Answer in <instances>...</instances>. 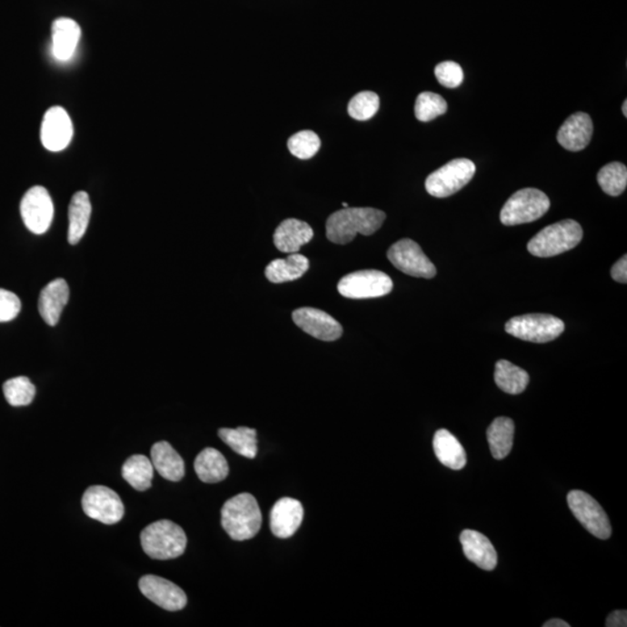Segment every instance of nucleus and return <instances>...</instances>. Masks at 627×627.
<instances>
[{
	"label": "nucleus",
	"instance_id": "nucleus-1",
	"mask_svg": "<svg viewBox=\"0 0 627 627\" xmlns=\"http://www.w3.org/2000/svg\"><path fill=\"white\" fill-rule=\"evenodd\" d=\"M386 220V214L370 207L344 208L334 212L327 221V237L336 244H348L357 234L373 235Z\"/></svg>",
	"mask_w": 627,
	"mask_h": 627
},
{
	"label": "nucleus",
	"instance_id": "nucleus-2",
	"mask_svg": "<svg viewBox=\"0 0 627 627\" xmlns=\"http://www.w3.org/2000/svg\"><path fill=\"white\" fill-rule=\"evenodd\" d=\"M221 524L234 541L254 538L262 526V513L258 502L249 493H242L225 502L221 510Z\"/></svg>",
	"mask_w": 627,
	"mask_h": 627
},
{
	"label": "nucleus",
	"instance_id": "nucleus-3",
	"mask_svg": "<svg viewBox=\"0 0 627 627\" xmlns=\"http://www.w3.org/2000/svg\"><path fill=\"white\" fill-rule=\"evenodd\" d=\"M142 549L152 559L170 560L185 552L187 538L181 526L162 520L146 526L141 533Z\"/></svg>",
	"mask_w": 627,
	"mask_h": 627
},
{
	"label": "nucleus",
	"instance_id": "nucleus-4",
	"mask_svg": "<svg viewBox=\"0 0 627 627\" xmlns=\"http://www.w3.org/2000/svg\"><path fill=\"white\" fill-rule=\"evenodd\" d=\"M583 230L574 220H562L543 228L531 238L528 250L533 256L546 258L558 256L574 249L582 241Z\"/></svg>",
	"mask_w": 627,
	"mask_h": 627
},
{
	"label": "nucleus",
	"instance_id": "nucleus-5",
	"mask_svg": "<svg viewBox=\"0 0 627 627\" xmlns=\"http://www.w3.org/2000/svg\"><path fill=\"white\" fill-rule=\"evenodd\" d=\"M551 207L549 196L537 188L517 191L502 208L500 219L504 225L533 223L545 215Z\"/></svg>",
	"mask_w": 627,
	"mask_h": 627
},
{
	"label": "nucleus",
	"instance_id": "nucleus-6",
	"mask_svg": "<svg viewBox=\"0 0 627 627\" xmlns=\"http://www.w3.org/2000/svg\"><path fill=\"white\" fill-rule=\"evenodd\" d=\"M563 330V322L549 314H526L513 317L505 324V332L509 334L532 343L554 341Z\"/></svg>",
	"mask_w": 627,
	"mask_h": 627
},
{
	"label": "nucleus",
	"instance_id": "nucleus-7",
	"mask_svg": "<svg viewBox=\"0 0 627 627\" xmlns=\"http://www.w3.org/2000/svg\"><path fill=\"white\" fill-rule=\"evenodd\" d=\"M475 171L473 162L467 158H457L446 163L426 178V191L436 198H447L465 187L474 177Z\"/></svg>",
	"mask_w": 627,
	"mask_h": 627
},
{
	"label": "nucleus",
	"instance_id": "nucleus-8",
	"mask_svg": "<svg viewBox=\"0 0 627 627\" xmlns=\"http://www.w3.org/2000/svg\"><path fill=\"white\" fill-rule=\"evenodd\" d=\"M338 292L348 299H372L390 294L391 277L378 270H363L345 275L338 283Z\"/></svg>",
	"mask_w": 627,
	"mask_h": 627
},
{
	"label": "nucleus",
	"instance_id": "nucleus-9",
	"mask_svg": "<svg viewBox=\"0 0 627 627\" xmlns=\"http://www.w3.org/2000/svg\"><path fill=\"white\" fill-rule=\"evenodd\" d=\"M568 505L585 530L599 539L612 536V525L599 502L582 491H572L567 496Z\"/></svg>",
	"mask_w": 627,
	"mask_h": 627
},
{
	"label": "nucleus",
	"instance_id": "nucleus-10",
	"mask_svg": "<svg viewBox=\"0 0 627 627\" xmlns=\"http://www.w3.org/2000/svg\"><path fill=\"white\" fill-rule=\"evenodd\" d=\"M387 257L397 270L412 277L432 279L437 274L436 266L425 256L421 246L409 238L393 244Z\"/></svg>",
	"mask_w": 627,
	"mask_h": 627
},
{
	"label": "nucleus",
	"instance_id": "nucleus-11",
	"mask_svg": "<svg viewBox=\"0 0 627 627\" xmlns=\"http://www.w3.org/2000/svg\"><path fill=\"white\" fill-rule=\"evenodd\" d=\"M84 513L92 520L104 524H116L124 515V507L120 496L111 488L92 486L84 493L82 499Z\"/></svg>",
	"mask_w": 627,
	"mask_h": 627
},
{
	"label": "nucleus",
	"instance_id": "nucleus-12",
	"mask_svg": "<svg viewBox=\"0 0 627 627\" xmlns=\"http://www.w3.org/2000/svg\"><path fill=\"white\" fill-rule=\"evenodd\" d=\"M21 217L33 234H45L53 223L54 204L48 191L42 186L29 188L20 204Z\"/></svg>",
	"mask_w": 627,
	"mask_h": 627
},
{
	"label": "nucleus",
	"instance_id": "nucleus-13",
	"mask_svg": "<svg viewBox=\"0 0 627 627\" xmlns=\"http://www.w3.org/2000/svg\"><path fill=\"white\" fill-rule=\"evenodd\" d=\"M73 136L74 125L68 112L61 106L49 108L41 124V142L45 148L53 153L62 152Z\"/></svg>",
	"mask_w": 627,
	"mask_h": 627
},
{
	"label": "nucleus",
	"instance_id": "nucleus-14",
	"mask_svg": "<svg viewBox=\"0 0 627 627\" xmlns=\"http://www.w3.org/2000/svg\"><path fill=\"white\" fill-rule=\"evenodd\" d=\"M139 587L146 599L167 612H179L187 604L186 593L183 589L161 576L145 575L141 578Z\"/></svg>",
	"mask_w": 627,
	"mask_h": 627
},
{
	"label": "nucleus",
	"instance_id": "nucleus-15",
	"mask_svg": "<svg viewBox=\"0 0 627 627\" xmlns=\"http://www.w3.org/2000/svg\"><path fill=\"white\" fill-rule=\"evenodd\" d=\"M293 321L304 333L317 340L333 342L343 334L340 322L320 309L304 307L293 312Z\"/></svg>",
	"mask_w": 627,
	"mask_h": 627
},
{
	"label": "nucleus",
	"instance_id": "nucleus-16",
	"mask_svg": "<svg viewBox=\"0 0 627 627\" xmlns=\"http://www.w3.org/2000/svg\"><path fill=\"white\" fill-rule=\"evenodd\" d=\"M304 520V507L298 500L284 497L271 510V530L275 537L290 538Z\"/></svg>",
	"mask_w": 627,
	"mask_h": 627
},
{
	"label": "nucleus",
	"instance_id": "nucleus-17",
	"mask_svg": "<svg viewBox=\"0 0 627 627\" xmlns=\"http://www.w3.org/2000/svg\"><path fill=\"white\" fill-rule=\"evenodd\" d=\"M593 132L592 120L587 113L572 114L560 127L557 139L564 149L581 152L591 144Z\"/></svg>",
	"mask_w": 627,
	"mask_h": 627
},
{
	"label": "nucleus",
	"instance_id": "nucleus-18",
	"mask_svg": "<svg viewBox=\"0 0 627 627\" xmlns=\"http://www.w3.org/2000/svg\"><path fill=\"white\" fill-rule=\"evenodd\" d=\"M463 554L483 571L495 570L497 553L495 547L484 534L474 530H463L460 534Z\"/></svg>",
	"mask_w": 627,
	"mask_h": 627
},
{
	"label": "nucleus",
	"instance_id": "nucleus-19",
	"mask_svg": "<svg viewBox=\"0 0 627 627\" xmlns=\"http://www.w3.org/2000/svg\"><path fill=\"white\" fill-rule=\"evenodd\" d=\"M69 296L68 284L62 278L53 280L41 291L39 312L45 323L52 327L58 323L63 309L68 304Z\"/></svg>",
	"mask_w": 627,
	"mask_h": 627
},
{
	"label": "nucleus",
	"instance_id": "nucleus-20",
	"mask_svg": "<svg viewBox=\"0 0 627 627\" xmlns=\"http://www.w3.org/2000/svg\"><path fill=\"white\" fill-rule=\"evenodd\" d=\"M82 29L76 21L70 18H58L52 25L53 55L58 61H68L76 52Z\"/></svg>",
	"mask_w": 627,
	"mask_h": 627
},
{
	"label": "nucleus",
	"instance_id": "nucleus-21",
	"mask_svg": "<svg viewBox=\"0 0 627 627\" xmlns=\"http://www.w3.org/2000/svg\"><path fill=\"white\" fill-rule=\"evenodd\" d=\"M314 237L311 225L304 221L287 219L275 229L274 242L275 248L282 253L296 254L301 246L309 244Z\"/></svg>",
	"mask_w": 627,
	"mask_h": 627
},
{
	"label": "nucleus",
	"instance_id": "nucleus-22",
	"mask_svg": "<svg viewBox=\"0 0 627 627\" xmlns=\"http://www.w3.org/2000/svg\"><path fill=\"white\" fill-rule=\"evenodd\" d=\"M150 460L154 470L166 480L178 483L185 475V463L183 458L167 442H158L152 447Z\"/></svg>",
	"mask_w": 627,
	"mask_h": 627
},
{
	"label": "nucleus",
	"instance_id": "nucleus-23",
	"mask_svg": "<svg viewBox=\"0 0 627 627\" xmlns=\"http://www.w3.org/2000/svg\"><path fill=\"white\" fill-rule=\"evenodd\" d=\"M433 450L443 465L453 471L463 470L467 463L465 449L446 429L438 430L433 437Z\"/></svg>",
	"mask_w": 627,
	"mask_h": 627
},
{
	"label": "nucleus",
	"instance_id": "nucleus-24",
	"mask_svg": "<svg viewBox=\"0 0 627 627\" xmlns=\"http://www.w3.org/2000/svg\"><path fill=\"white\" fill-rule=\"evenodd\" d=\"M194 470L198 478L204 483H221L229 474L227 460L213 447H207L198 454L194 462Z\"/></svg>",
	"mask_w": 627,
	"mask_h": 627
},
{
	"label": "nucleus",
	"instance_id": "nucleus-25",
	"mask_svg": "<svg viewBox=\"0 0 627 627\" xmlns=\"http://www.w3.org/2000/svg\"><path fill=\"white\" fill-rule=\"evenodd\" d=\"M91 212L89 194L84 191L75 194L69 204L68 241L70 244H79L85 235L87 225L90 224Z\"/></svg>",
	"mask_w": 627,
	"mask_h": 627
},
{
	"label": "nucleus",
	"instance_id": "nucleus-26",
	"mask_svg": "<svg viewBox=\"0 0 627 627\" xmlns=\"http://www.w3.org/2000/svg\"><path fill=\"white\" fill-rule=\"evenodd\" d=\"M309 269L307 257L298 253L291 254L285 259H275L266 266V278L274 284L293 282L303 277Z\"/></svg>",
	"mask_w": 627,
	"mask_h": 627
},
{
	"label": "nucleus",
	"instance_id": "nucleus-27",
	"mask_svg": "<svg viewBox=\"0 0 627 627\" xmlns=\"http://www.w3.org/2000/svg\"><path fill=\"white\" fill-rule=\"evenodd\" d=\"M515 423L512 418L497 417L487 430L489 449L493 457L502 460L512 453Z\"/></svg>",
	"mask_w": 627,
	"mask_h": 627
},
{
	"label": "nucleus",
	"instance_id": "nucleus-28",
	"mask_svg": "<svg viewBox=\"0 0 627 627\" xmlns=\"http://www.w3.org/2000/svg\"><path fill=\"white\" fill-rule=\"evenodd\" d=\"M494 376L497 387L513 395L524 392L530 382L528 372L504 359L496 363Z\"/></svg>",
	"mask_w": 627,
	"mask_h": 627
},
{
	"label": "nucleus",
	"instance_id": "nucleus-29",
	"mask_svg": "<svg viewBox=\"0 0 627 627\" xmlns=\"http://www.w3.org/2000/svg\"><path fill=\"white\" fill-rule=\"evenodd\" d=\"M123 476L134 489L139 492L148 491L153 484L154 465L145 455L135 454L125 460L123 466Z\"/></svg>",
	"mask_w": 627,
	"mask_h": 627
},
{
	"label": "nucleus",
	"instance_id": "nucleus-30",
	"mask_svg": "<svg viewBox=\"0 0 627 627\" xmlns=\"http://www.w3.org/2000/svg\"><path fill=\"white\" fill-rule=\"evenodd\" d=\"M219 436L230 449L242 457L254 459L258 453L257 432L254 429L240 426L236 429H220Z\"/></svg>",
	"mask_w": 627,
	"mask_h": 627
},
{
	"label": "nucleus",
	"instance_id": "nucleus-31",
	"mask_svg": "<svg viewBox=\"0 0 627 627\" xmlns=\"http://www.w3.org/2000/svg\"><path fill=\"white\" fill-rule=\"evenodd\" d=\"M597 182L606 194L621 195L627 186L626 166L620 162L609 163L600 170Z\"/></svg>",
	"mask_w": 627,
	"mask_h": 627
},
{
	"label": "nucleus",
	"instance_id": "nucleus-32",
	"mask_svg": "<svg viewBox=\"0 0 627 627\" xmlns=\"http://www.w3.org/2000/svg\"><path fill=\"white\" fill-rule=\"evenodd\" d=\"M3 392L7 403L14 407L31 404L36 393L35 384L26 376H16L7 380L4 383Z\"/></svg>",
	"mask_w": 627,
	"mask_h": 627
},
{
	"label": "nucleus",
	"instance_id": "nucleus-33",
	"mask_svg": "<svg viewBox=\"0 0 627 627\" xmlns=\"http://www.w3.org/2000/svg\"><path fill=\"white\" fill-rule=\"evenodd\" d=\"M447 112V103L442 95L433 92H422L418 95L415 104L416 119L422 123H429Z\"/></svg>",
	"mask_w": 627,
	"mask_h": 627
},
{
	"label": "nucleus",
	"instance_id": "nucleus-34",
	"mask_svg": "<svg viewBox=\"0 0 627 627\" xmlns=\"http://www.w3.org/2000/svg\"><path fill=\"white\" fill-rule=\"evenodd\" d=\"M379 95L372 91H363L350 100L348 112L351 118L366 121L373 118L376 112L379 111Z\"/></svg>",
	"mask_w": 627,
	"mask_h": 627
},
{
	"label": "nucleus",
	"instance_id": "nucleus-35",
	"mask_svg": "<svg viewBox=\"0 0 627 627\" xmlns=\"http://www.w3.org/2000/svg\"><path fill=\"white\" fill-rule=\"evenodd\" d=\"M287 145L293 156L298 157L300 160H309L319 152L321 140L317 134L303 131L291 136Z\"/></svg>",
	"mask_w": 627,
	"mask_h": 627
},
{
	"label": "nucleus",
	"instance_id": "nucleus-36",
	"mask_svg": "<svg viewBox=\"0 0 627 627\" xmlns=\"http://www.w3.org/2000/svg\"><path fill=\"white\" fill-rule=\"evenodd\" d=\"M434 75L438 82L443 86L449 87V89H455L462 85L463 82V71L458 63L453 61H445L439 63L434 69Z\"/></svg>",
	"mask_w": 627,
	"mask_h": 627
},
{
	"label": "nucleus",
	"instance_id": "nucleus-37",
	"mask_svg": "<svg viewBox=\"0 0 627 627\" xmlns=\"http://www.w3.org/2000/svg\"><path fill=\"white\" fill-rule=\"evenodd\" d=\"M21 309V301L15 294L7 290L0 288V322L15 320Z\"/></svg>",
	"mask_w": 627,
	"mask_h": 627
},
{
	"label": "nucleus",
	"instance_id": "nucleus-38",
	"mask_svg": "<svg viewBox=\"0 0 627 627\" xmlns=\"http://www.w3.org/2000/svg\"><path fill=\"white\" fill-rule=\"evenodd\" d=\"M612 277L618 283L626 284L627 283V257L622 256L620 261L612 266Z\"/></svg>",
	"mask_w": 627,
	"mask_h": 627
},
{
	"label": "nucleus",
	"instance_id": "nucleus-39",
	"mask_svg": "<svg viewBox=\"0 0 627 627\" xmlns=\"http://www.w3.org/2000/svg\"><path fill=\"white\" fill-rule=\"evenodd\" d=\"M606 627H626L627 626V612L626 610H617L609 614L606 618Z\"/></svg>",
	"mask_w": 627,
	"mask_h": 627
},
{
	"label": "nucleus",
	"instance_id": "nucleus-40",
	"mask_svg": "<svg viewBox=\"0 0 627 627\" xmlns=\"http://www.w3.org/2000/svg\"><path fill=\"white\" fill-rule=\"evenodd\" d=\"M571 625L568 624L567 622H564L562 620H558V618H555V620H550L549 622H546L545 624L542 625V627H570Z\"/></svg>",
	"mask_w": 627,
	"mask_h": 627
},
{
	"label": "nucleus",
	"instance_id": "nucleus-41",
	"mask_svg": "<svg viewBox=\"0 0 627 627\" xmlns=\"http://www.w3.org/2000/svg\"><path fill=\"white\" fill-rule=\"evenodd\" d=\"M622 114H624L625 118L627 116V100H625L624 104H622Z\"/></svg>",
	"mask_w": 627,
	"mask_h": 627
},
{
	"label": "nucleus",
	"instance_id": "nucleus-42",
	"mask_svg": "<svg viewBox=\"0 0 627 627\" xmlns=\"http://www.w3.org/2000/svg\"><path fill=\"white\" fill-rule=\"evenodd\" d=\"M343 207H344V208H348V207H349V206H348V204H346V203H343Z\"/></svg>",
	"mask_w": 627,
	"mask_h": 627
}]
</instances>
